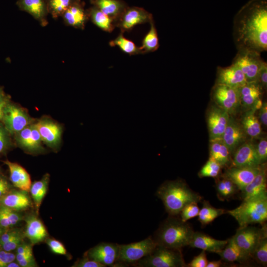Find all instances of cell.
I'll list each match as a JSON object with an SVG mask.
<instances>
[{
	"instance_id": "52",
	"label": "cell",
	"mask_w": 267,
	"mask_h": 267,
	"mask_svg": "<svg viewBox=\"0 0 267 267\" xmlns=\"http://www.w3.org/2000/svg\"><path fill=\"white\" fill-rule=\"evenodd\" d=\"M19 231L18 229H6L0 237V246L8 241L17 232Z\"/></svg>"
},
{
	"instance_id": "33",
	"label": "cell",
	"mask_w": 267,
	"mask_h": 267,
	"mask_svg": "<svg viewBox=\"0 0 267 267\" xmlns=\"http://www.w3.org/2000/svg\"><path fill=\"white\" fill-rule=\"evenodd\" d=\"M49 181V176L48 174H45L40 180L36 181L31 184L30 191L37 213L47 192Z\"/></svg>"
},
{
	"instance_id": "19",
	"label": "cell",
	"mask_w": 267,
	"mask_h": 267,
	"mask_svg": "<svg viewBox=\"0 0 267 267\" xmlns=\"http://www.w3.org/2000/svg\"><path fill=\"white\" fill-rule=\"evenodd\" d=\"M238 90L241 109L244 111L254 110L255 105L262 100L263 89L257 82H247L238 88Z\"/></svg>"
},
{
	"instance_id": "29",
	"label": "cell",
	"mask_w": 267,
	"mask_h": 267,
	"mask_svg": "<svg viewBox=\"0 0 267 267\" xmlns=\"http://www.w3.org/2000/svg\"><path fill=\"white\" fill-rule=\"evenodd\" d=\"M210 157L218 162L222 167L231 166V154L222 138L210 140Z\"/></svg>"
},
{
	"instance_id": "30",
	"label": "cell",
	"mask_w": 267,
	"mask_h": 267,
	"mask_svg": "<svg viewBox=\"0 0 267 267\" xmlns=\"http://www.w3.org/2000/svg\"><path fill=\"white\" fill-rule=\"evenodd\" d=\"M32 124L15 134V138L18 145L22 149L30 153H35L38 146L39 138L32 130Z\"/></svg>"
},
{
	"instance_id": "37",
	"label": "cell",
	"mask_w": 267,
	"mask_h": 267,
	"mask_svg": "<svg viewBox=\"0 0 267 267\" xmlns=\"http://www.w3.org/2000/svg\"><path fill=\"white\" fill-rule=\"evenodd\" d=\"M109 45L111 46H117L123 52L130 55L141 54L139 47H137L133 41L126 38L122 32L114 40L109 42Z\"/></svg>"
},
{
	"instance_id": "25",
	"label": "cell",
	"mask_w": 267,
	"mask_h": 267,
	"mask_svg": "<svg viewBox=\"0 0 267 267\" xmlns=\"http://www.w3.org/2000/svg\"><path fill=\"white\" fill-rule=\"evenodd\" d=\"M24 235L34 245L45 240L48 233L42 222L36 216L30 215L26 219Z\"/></svg>"
},
{
	"instance_id": "21",
	"label": "cell",
	"mask_w": 267,
	"mask_h": 267,
	"mask_svg": "<svg viewBox=\"0 0 267 267\" xmlns=\"http://www.w3.org/2000/svg\"><path fill=\"white\" fill-rule=\"evenodd\" d=\"M17 5L37 20L43 26L47 24L46 19L48 13L47 0H18Z\"/></svg>"
},
{
	"instance_id": "57",
	"label": "cell",
	"mask_w": 267,
	"mask_h": 267,
	"mask_svg": "<svg viewBox=\"0 0 267 267\" xmlns=\"http://www.w3.org/2000/svg\"><path fill=\"white\" fill-rule=\"evenodd\" d=\"M8 98L6 96L5 93H4L3 89L1 87H0V103L7 99Z\"/></svg>"
},
{
	"instance_id": "49",
	"label": "cell",
	"mask_w": 267,
	"mask_h": 267,
	"mask_svg": "<svg viewBox=\"0 0 267 267\" xmlns=\"http://www.w3.org/2000/svg\"><path fill=\"white\" fill-rule=\"evenodd\" d=\"M16 256L11 252L0 249V267H6L7 265L15 260Z\"/></svg>"
},
{
	"instance_id": "13",
	"label": "cell",
	"mask_w": 267,
	"mask_h": 267,
	"mask_svg": "<svg viewBox=\"0 0 267 267\" xmlns=\"http://www.w3.org/2000/svg\"><path fill=\"white\" fill-rule=\"evenodd\" d=\"M119 250V244L101 242L88 251L85 256L105 267H113L117 261Z\"/></svg>"
},
{
	"instance_id": "6",
	"label": "cell",
	"mask_w": 267,
	"mask_h": 267,
	"mask_svg": "<svg viewBox=\"0 0 267 267\" xmlns=\"http://www.w3.org/2000/svg\"><path fill=\"white\" fill-rule=\"evenodd\" d=\"M156 246L151 236L138 242L119 245L118 259L113 267L118 265L134 266L139 260L150 254Z\"/></svg>"
},
{
	"instance_id": "47",
	"label": "cell",
	"mask_w": 267,
	"mask_h": 267,
	"mask_svg": "<svg viewBox=\"0 0 267 267\" xmlns=\"http://www.w3.org/2000/svg\"><path fill=\"white\" fill-rule=\"evenodd\" d=\"M208 263L206 251L202 250L198 255L192 260L190 263L187 264V267H206Z\"/></svg>"
},
{
	"instance_id": "14",
	"label": "cell",
	"mask_w": 267,
	"mask_h": 267,
	"mask_svg": "<svg viewBox=\"0 0 267 267\" xmlns=\"http://www.w3.org/2000/svg\"><path fill=\"white\" fill-rule=\"evenodd\" d=\"M231 166L238 167H257L261 163L255 145L250 141L241 144L232 153Z\"/></svg>"
},
{
	"instance_id": "51",
	"label": "cell",
	"mask_w": 267,
	"mask_h": 267,
	"mask_svg": "<svg viewBox=\"0 0 267 267\" xmlns=\"http://www.w3.org/2000/svg\"><path fill=\"white\" fill-rule=\"evenodd\" d=\"M263 89H266L267 87V64L265 62L261 68L257 81Z\"/></svg>"
},
{
	"instance_id": "58",
	"label": "cell",
	"mask_w": 267,
	"mask_h": 267,
	"mask_svg": "<svg viewBox=\"0 0 267 267\" xmlns=\"http://www.w3.org/2000/svg\"><path fill=\"white\" fill-rule=\"evenodd\" d=\"M7 182H8L5 178L0 176V187Z\"/></svg>"
},
{
	"instance_id": "44",
	"label": "cell",
	"mask_w": 267,
	"mask_h": 267,
	"mask_svg": "<svg viewBox=\"0 0 267 267\" xmlns=\"http://www.w3.org/2000/svg\"><path fill=\"white\" fill-rule=\"evenodd\" d=\"M15 260L22 267H37V264L33 256V253L21 255L16 254Z\"/></svg>"
},
{
	"instance_id": "31",
	"label": "cell",
	"mask_w": 267,
	"mask_h": 267,
	"mask_svg": "<svg viewBox=\"0 0 267 267\" xmlns=\"http://www.w3.org/2000/svg\"><path fill=\"white\" fill-rule=\"evenodd\" d=\"M256 112L253 109L244 111L240 121L246 135L252 138L259 137L262 134L261 123Z\"/></svg>"
},
{
	"instance_id": "56",
	"label": "cell",
	"mask_w": 267,
	"mask_h": 267,
	"mask_svg": "<svg viewBox=\"0 0 267 267\" xmlns=\"http://www.w3.org/2000/svg\"><path fill=\"white\" fill-rule=\"evenodd\" d=\"M8 101L9 100L7 98L0 103V121H1L2 118L4 108Z\"/></svg>"
},
{
	"instance_id": "20",
	"label": "cell",
	"mask_w": 267,
	"mask_h": 267,
	"mask_svg": "<svg viewBox=\"0 0 267 267\" xmlns=\"http://www.w3.org/2000/svg\"><path fill=\"white\" fill-rule=\"evenodd\" d=\"M62 16L66 25L81 29L84 28L89 19L87 11L84 9V3L81 0L74 2Z\"/></svg>"
},
{
	"instance_id": "8",
	"label": "cell",
	"mask_w": 267,
	"mask_h": 267,
	"mask_svg": "<svg viewBox=\"0 0 267 267\" xmlns=\"http://www.w3.org/2000/svg\"><path fill=\"white\" fill-rule=\"evenodd\" d=\"M265 62L261 53L243 49L237 50L232 63L240 68L247 82L250 83L257 81L259 71Z\"/></svg>"
},
{
	"instance_id": "36",
	"label": "cell",
	"mask_w": 267,
	"mask_h": 267,
	"mask_svg": "<svg viewBox=\"0 0 267 267\" xmlns=\"http://www.w3.org/2000/svg\"><path fill=\"white\" fill-rule=\"evenodd\" d=\"M216 189L218 198L224 200L233 196L238 189L229 179L221 176L216 181Z\"/></svg>"
},
{
	"instance_id": "53",
	"label": "cell",
	"mask_w": 267,
	"mask_h": 267,
	"mask_svg": "<svg viewBox=\"0 0 267 267\" xmlns=\"http://www.w3.org/2000/svg\"><path fill=\"white\" fill-rule=\"evenodd\" d=\"M259 117L260 122L265 126L267 125V103L264 102L262 103V106L259 109Z\"/></svg>"
},
{
	"instance_id": "28",
	"label": "cell",
	"mask_w": 267,
	"mask_h": 267,
	"mask_svg": "<svg viewBox=\"0 0 267 267\" xmlns=\"http://www.w3.org/2000/svg\"><path fill=\"white\" fill-rule=\"evenodd\" d=\"M90 3L113 19L114 22L128 6L122 0H90Z\"/></svg>"
},
{
	"instance_id": "27",
	"label": "cell",
	"mask_w": 267,
	"mask_h": 267,
	"mask_svg": "<svg viewBox=\"0 0 267 267\" xmlns=\"http://www.w3.org/2000/svg\"><path fill=\"white\" fill-rule=\"evenodd\" d=\"M227 240L225 246L216 253L220 255L222 260L229 263H242L248 261L252 257L238 246L233 237Z\"/></svg>"
},
{
	"instance_id": "38",
	"label": "cell",
	"mask_w": 267,
	"mask_h": 267,
	"mask_svg": "<svg viewBox=\"0 0 267 267\" xmlns=\"http://www.w3.org/2000/svg\"><path fill=\"white\" fill-rule=\"evenodd\" d=\"M77 0H47L48 12L54 18L62 16L67 9Z\"/></svg>"
},
{
	"instance_id": "43",
	"label": "cell",
	"mask_w": 267,
	"mask_h": 267,
	"mask_svg": "<svg viewBox=\"0 0 267 267\" xmlns=\"http://www.w3.org/2000/svg\"><path fill=\"white\" fill-rule=\"evenodd\" d=\"M9 133L3 124L0 123V154L4 153L10 145Z\"/></svg>"
},
{
	"instance_id": "16",
	"label": "cell",
	"mask_w": 267,
	"mask_h": 267,
	"mask_svg": "<svg viewBox=\"0 0 267 267\" xmlns=\"http://www.w3.org/2000/svg\"><path fill=\"white\" fill-rule=\"evenodd\" d=\"M35 124L42 141L51 148H56L61 139L62 130L60 125L47 118H42Z\"/></svg>"
},
{
	"instance_id": "35",
	"label": "cell",
	"mask_w": 267,
	"mask_h": 267,
	"mask_svg": "<svg viewBox=\"0 0 267 267\" xmlns=\"http://www.w3.org/2000/svg\"><path fill=\"white\" fill-rule=\"evenodd\" d=\"M226 212L224 209L215 208L208 201H204L198 215V221L202 225H206Z\"/></svg>"
},
{
	"instance_id": "10",
	"label": "cell",
	"mask_w": 267,
	"mask_h": 267,
	"mask_svg": "<svg viewBox=\"0 0 267 267\" xmlns=\"http://www.w3.org/2000/svg\"><path fill=\"white\" fill-rule=\"evenodd\" d=\"M265 224L262 228L249 225L239 227L233 236L238 246L251 256L260 240L267 235V225Z\"/></svg>"
},
{
	"instance_id": "1",
	"label": "cell",
	"mask_w": 267,
	"mask_h": 267,
	"mask_svg": "<svg viewBox=\"0 0 267 267\" xmlns=\"http://www.w3.org/2000/svg\"><path fill=\"white\" fill-rule=\"evenodd\" d=\"M233 37L237 50L267 49V0H250L234 16Z\"/></svg>"
},
{
	"instance_id": "32",
	"label": "cell",
	"mask_w": 267,
	"mask_h": 267,
	"mask_svg": "<svg viewBox=\"0 0 267 267\" xmlns=\"http://www.w3.org/2000/svg\"><path fill=\"white\" fill-rule=\"evenodd\" d=\"M87 11L89 18L101 30L105 32H111L115 28L114 20L96 7L93 5Z\"/></svg>"
},
{
	"instance_id": "50",
	"label": "cell",
	"mask_w": 267,
	"mask_h": 267,
	"mask_svg": "<svg viewBox=\"0 0 267 267\" xmlns=\"http://www.w3.org/2000/svg\"><path fill=\"white\" fill-rule=\"evenodd\" d=\"M13 226L9 217L5 212L3 207L0 205V226L8 229Z\"/></svg>"
},
{
	"instance_id": "7",
	"label": "cell",
	"mask_w": 267,
	"mask_h": 267,
	"mask_svg": "<svg viewBox=\"0 0 267 267\" xmlns=\"http://www.w3.org/2000/svg\"><path fill=\"white\" fill-rule=\"evenodd\" d=\"M211 97L215 105L231 116H234L241 109L238 89L215 84Z\"/></svg>"
},
{
	"instance_id": "45",
	"label": "cell",
	"mask_w": 267,
	"mask_h": 267,
	"mask_svg": "<svg viewBox=\"0 0 267 267\" xmlns=\"http://www.w3.org/2000/svg\"><path fill=\"white\" fill-rule=\"evenodd\" d=\"M256 152L261 164L266 163L267 159V139L266 137L261 138L258 144L255 145Z\"/></svg>"
},
{
	"instance_id": "54",
	"label": "cell",
	"mask_w": 267,
	"mask_h": 267,
	"mask_svg": "<svg viewBox=\"0 0 267 267\" xmlns=\"http://www.w3.org/2000/svg\"><path fill=\"white\" fill-rule=\"evenodd\" d=\"M33 253L32 246L22 243L16 249V254L25 255Z\"/></svg>"
},
{
	"instance_id": "15",
	"label": "cell",
	"mask_w": 267,
	"mask_h": 267,
	"mask_svg": "<svg viewBox=\"0 0 267 267\" xmlns=\"http://www.w3.org/2000/svg\"><path fill=\"white\" fill-rule=\"evenodd\" d=\"M246 136L240 121L234 116L230 115L222 139L231 155L237 147L244 142Z\"/></svg>"
},
{
	"instance_id": "22",
	"label": "cell",
	"mask_w": 267,
	"mask_h": 267,
	"mask_svg": "<svg viewBox=\"0 0 267 267\" xmlns=\"http://www.w3.org/2000/svg\"><path fill=\"white\" fill-rule=\"evenodd\" d=\"M241 191L243 199L257 196L267 192V165L261 164L258 174Z\"/></svg>"
},
{
	"instance_id": "2",
	"label": "cell",
	"mask_w": 267,
	"mask_h": 267,
	"mask_svg": "<svg viewBox=\"0 0 267 267\" xmlns=\"http://www.w3.org/2000/svg\"><path fill=\"white\" fill-rule=\"evenodd\" d=\"M156 195L160 199L169 216H176L187 204L198 203L202 196L193 191L182 180H168L158 188Z\"/></svg>"
},
{
	"instance_id": "3",
	"label": "cell",
	"mask_w": 267,
	"mask_h": 267,
	"mask_svg": "<svg viewBox=\"0 0 267 267\" xmlns=\"http://www.w3.org/2000/svg\"><path fill=\"white\" fill-rule=\"evenodd\" d=\"M194 232L186 222L170 216L160 225L153 238L157 246L181 249L189 246Z\"/></svg>"
},
{
	"instance_id": "48",
	"label": "cell",
	"mask_w": 267,
	"mask_h": 267,
	"mask_svg": "<svg viewBox=\"0 0 267 267\" xmlns=\"http://www.w3.org/2000/svg\"><path fill=\"white\" fill-rule=\"evenodd\" d=\"M72 267H105L102 264L91 260L87 256L75 262Z\"/></svg>"
},
{
	"instance_id": "24",
	"label": "cell",
	"mask_w": 267,
	"mask_h": 267,
	"mask_svg": "<svg viewBox=\"0 0 267 267\" xmlns=\"http://www.w3.org/2000/svg\"><path fill=\"white\" fill-rule=\"evenodd\" d=\"M227 241L216 239L206 234L194 232L189 246L205 251L216 253L225 246Z\"/></svg>"
},
{
	"instance_id": "5",
	"label": "cell",
	"mask_w": 267,
	"mask_h": 267,
	"mask_svg": "<svg viewBox=\"0 0 267 267\" xmlns=\"http://www.w3.org/2000/svg\"><path fill=\"white\" fill-rule=\"evenodd\" d=\"M137 267H186L181 249L157 246L134 265Z\"/></svg>"
},
{
	"instance_id": "40",
	"label": "cell",
	"mask_w": 267,
	"mask_h": 267,
	"mask_svg": "<svg viewBox=\"0 0 267 267\" xmlns=\"http://www.w3.org/2000/svg\"><path fill=\"white\" fill-rule=\"evenodd\" d=\"M251 256L259 264L266 266L267 265V235L262 237L254 250Z\"/></svg>"
},
{
	"instance_id": "59",
	"label": "cell",
	"mask_w": 267,
	"mask_h": 267,
	"mask_svg": "<svg viewBox=\"0 0 267 267\" xmlns=\"http://www.w3.org/2000/svg\"><path fill=\"white\" fill-rule=\"evenodd\" d=\"M14 261L9 263L6 266V267H19V264L17 262H14Z\"/></svg>"
},
{
	"instance_id": "9",
	"label": "cell",
	"mask_w": 267,
	"mask_h": 267,
	"mask_svg": "<svg viewBox=\"0 0 267 267\" xmlns=\"http://www.w3.org/2000/svg\"><path fill=\"white\" fill-rule=\"evenodd\" d=\"M9 134H15L33 123V119L21 107L8 101L5 106L1 120Z\"/></svg>"
},
{
	"instance_id": "17",
	"label": "cell",
	"mask_w": 267,
	"mask_h": 267,
	"mask_svg": "<svg viewBox=\"0 0 267 267\" xmlns=\"http://www.w3.org/2000/svg\"><path fill=\"white\" fill-rule=\"evenodd\" d=\"M260 165L257 167H238L231 166L227 168L222 176L229 179L238 190H242L258 174Z\"/></svg>"
},
{
	"instance_id": "12",
	"label": "cell",
	"mask_w": 267,
	"mask_h": 267,
	"mask_svg": "<svg viewBox=\"0 0 267 267\" xmlns=\"http://www.w3.org/2000/svg\"><path fill=\"white\" fill-rule=\"evenodd\" d=\"M230 115L215 104L207 110L206 119L210 140L222 138Z\"/></svg>"
},
{
	"instance_id": "23",
	"label": "cell",
	"mask_w": 267,
	"mask_h": 267,
	"mask_svg": "<svg viewBox=\"0 0 267 267\" xmlns=\"http://www.w3.org/2000/svg\"><path fill=\"white\" fill-rule=\"evenodd\" d=\"M8 168L10 180L13 185L20 190L30 191L32 184L31 178L27 171L17 163L4 161Z\"/></svg>"
},
{
	"instance_id": "26",
	"label": "cell",
	"mask_w": 267,
	"mask_h": 267,
	"mask_svg": "<svg viewBox=\"0 0 267 267\" xmlns=\"http://www.w3.org/2000/svg\"><path fill=\"white\" fill-rule=\"evenodd\" d=\"M28 192L21 190L9 192L0 198V205L16 211L24 210L31 206Z\"/></svg>"
},
{
	"instance_id": "55",
	"label": "cell",
	"mask_w": 267,
	"mask_h": 267,
	"mask_svg": "<svg viewBox=\"0 0 267 267\" xmlns=\"http://www.w3.org/2000/svg\"><path fill=\"white\" fill-rule=\"evenodd\" d=\"M222 264L221 260L212 261L208 262L206 267H220L222 266Z\"/></svg>"
},
{
	"instance_id": "4",
	"label": "cell",
	"mask_w": 267,
	"mask_h": 267,
	"mask_svg": "<svg viewBox=\"0 0 267 267\" xmlns=\"http://www.w3.org/2000/svg\"><path fill=\"white\" fill-rule=\"evenodd\" d=\"M226 213L236 220L239 227L265 224L267 220V193L244 199L238 207Z\"/></svg>"
},
{
	"instance_id": "46",
	"label": "cell",
	"mask_w": 267,
	"mask_h": 267,
	"mask_svg": "<svg viewBox=\"0 0 267 267\" xmlns=\"http://www.w3.org/2000/svg\"><path fill=\"white\" fill-rule=\"evenodd\" d=\"M46 241L48 246L53 253L58 255H66L67 251L65 247L58 240L48 238Z\"/></svg>"
},
{
	"instance_id": "42",
	"label": "cell",
	"mask_w": 267,
	"mask_h": 267,
	"mask_svg": "<svg viewBox=\"0 0 267 267\" xmlns=\"http://www.w3.org/2000/svg\"><path fill=\"white\" fill-rule=\"evenodd\" d=\"M23 236L20 230L8 241L0 246V249L7 252H11L17 248L22 243Z\"/></svg>"
},
{
	"instance_id": "34",
	"label": "cell",
	"mask_w": 267,
	"mask_h": 267,
	"mask_svg": "<svg viewBox=\"0 0 267 267\" xmlns=\"http://www.w3.org/2000/svg\"><path fill=\"white\" fill-rule=\"evenodd\" d=\"M149 23L150 30L144 37L141 46L139 47L141 54L155 51L159 46L158 34L153 19Z\"/></svg>"
},
{
	"instance_id": "39",
	"label": "cell",
	"mask_w": 267,
	"mask_h": 267,
	"mask_svg": "<svg viewBox=\"0 0 267 267\" xmlns=\"http://www.w3.org/2000/svg\"><path fill=\"white\" fill-rule=\"evenodd\" d=\"M222 167L214 159L209 157L208 160L198 173L200 178H217L219 176Z\"/></svg>"
},
{
	"instance_id": "41",
	"label": "cell",
	"mask_w": 267,
	"mask_h": 267,
	"mask_svg": "<svg viewBox=\"0 0 267 267\" xmlns=\"http://www.w3.org/2000/svg\"><path fill=\"white\" fill-rule=\"evenodd\" d=\"M197 203L192 202L185 205L181 210L179 214L180 219L184 222L198 216L200 209Z\"/></svg>"
},
{
	"instance_id": "60",
	"label": "cell",
	"mask_w": 267,
	"mask_h": 267,
	"mask_svg": "<svg viewBox=\"0 0 267 267\" xmlns=\"http://www.w3.org/2000/svg\"><path fill=\"white\" fill-rule=\"evenodd\" d=\"M6 229H4L1 227L0 226V237L1 236V235L3 233V232L4 231V230H5Z\"/></svg>"
},
{
	"instance_id": "11",
	"label": "cell",
	"mask_w": 267,
	"mask_h": 267,
	"mask_svg": "<svg viewBox=\"0 0 267 267\" xmlns=\"http://www.w3.org/2000/svg\"><path fill=\"white\" fill-rule=\"evenodd\" d=\"M153 19L152 14L141 7L128 6L114 22L121 32H129L137 25L149 23Z\"/></svg>"
},
{
	"instance_id": "18",
	"label": "cell",
	"mask_w": 267,
	"mask_h": 267,
	"mask_svg": "<svg viewBox=\"0 0 267 267\" xmlns=\"http://www.w3.org/2000/svg\"><path fill=\"white\" fill-rule=\"evenodd\" d=\"M247 83L243 72L234 64L226 67L217 68L215 84L238 89Z\"/></svg>"
}]
</instances>
